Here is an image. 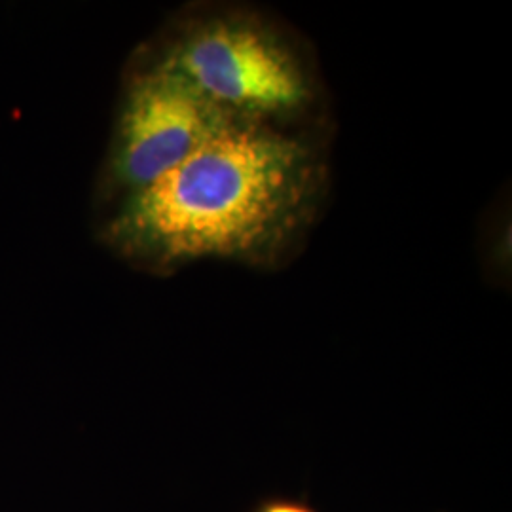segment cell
Returning a JSON list of instances; mask_svg holds the SVG:
<instances>
[{
    "instance_id": "4",
    "label": "cell",
    "mask_w": 512,
    "mask_h": 512,
    "mask_svg": "<svg viewBox=\"0 0 512 512\" xmlns=\"http://www.w3.org/2000/svg\"><path fill=\"white\" fill-rule=\"evenodd\" d=\"M256 512H315L308 505L291 501V499H274L266 505H262Z\"/></svg>"
},
{
    "instance_id": "1",
    "label": "cell",
    "mask_w": 512,
    "mask_h": 512,
    "mask_svg": "<svg viewBox=\"0 0 512 512\" xmlns=\"http://www.w3.org/2000/svg\"><path fill=\"white\" fill-rule=\"evenodd\" d=\"M327 192L319 131L238 120L105 213L97 236L116 258L152 275L205 260L275 270L302 249Z\"/></svg>"
},
{
    "instance_id": "3",
    "label": "cell",
    "mask_w": 512,
    "mask_h": 512,
    "mask_svg": "<svg viewBox=\"0 0 512 512\" xmlns=\"http://www.w3.org/2000/svg\"><path fill=\"white\" fill-rule=\"evenodd\" d=\"M238 120L141 48L131 55L95 184L101 217L141 194Z\"/></svg>"
},
{
    "instance_id": "2",
    "label": "cell",
    "mask_w": 512,
    "mask_h": 512,
    "mask_svg": "<svg viewBox=\"0 0 512 512\" xmlns=\"http://www.w3.org/2000/svg\"><path fill=\"white\" fill-rule=\"evenodd\" d=\"M236 120L321 131L323 84L304 40L239 4L186 6L141 46Z\"/></svg>"
}]
</instances>
